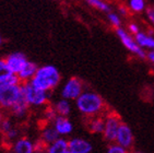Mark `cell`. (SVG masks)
I'll return each mask as SVG.
<instances>
[{
    "mask_svg": "<svg viewBox=\"0 0 154 153\" xmlns=\"http://www.w3.org/2000/svg\"><path fill=\"white\" fill-rule=\"evenodd\" d=\"M35 88L44 91H51L60 83V73L58 69L53 65H45L38 67L35 76L30 80Z\"/></svg>",
    "mask_w": 154,
    "mask_h": 153,
    "instance_id": "obj_1",
    "label": "cell"
},
{
    "mask_svg": "<svg viewBox=\"0 0 154 153\" xmlns=\"http://www.w3.org/2000/svg\"><path fill=\"white\" fill-rule=\"evenodd\" d=\"M75 106L83 115L94 116L103 111L104 101L97 93L86 91L82 92L75 100Z\"/></svg>",
    "mask_w": 154,
    "mask_h": 153,
    "instance_id": "obj_2",
    "label": "cell"
},
{
    "mask_svg": "<svg viewBox=\"0 0 154 153\" xmlns=\"http://www.w3.org/2000/svg\"><path fill=\"white\" fill-rule=\"evenodd\" d=\"M22 91L26 97L27 102L33 106H42L46 104L48 97V91H44L38 88H35L30 81H25L21 84Z\"/></svg>",
    "mask_w": 154,
    "mask_h": 153,
    "instance_id": "obj_3",
    "label": "cell"
},
{
    "mask_svg": "<svg viewBox=\"0 0 154 153\" xmlns=\"http://www.w3.org/2000/svg\"><path fill=\"white\" fill-rule=\"evenodd\" d=\"M22 94L20 84H6L0 92V107L3 109H10L13 104L19 100Z\"/></svg>",
    "mask_w": 154,
    "mask_h": 153,
    "instance_id": "obj_4",
    "label": "cell"
},
{
    "mask_svg": "<svg viewBox=\"0 0 154 153\" xmlns=\"http://www.w3.org/2000/svg\"><path fill=\"white\" fill-rule=\"evenodd\" d=\"M116 33H117L118 37L120 38V41H122V43L124 44V46L127 48L129 52L134 53V55H137V56L141 59L146 58V53L144 52V48L140 47L139 45H138V43L136 42V39L131 35H129L124 29L117 27Z\"/></svg>",
    "mask_w": 154,
    "mask_h": 153,
    "instance_id": "obj_5",
    "label": "cell"
},
{
    "mask_svg": "<svg viewBox=\"0 0 154 153\" xmlns=\"http://www.w3.org/2000/svg\"><path fill=\"white\" fill-rule=\"evenodd\" d=\"M83 92V84L80 79H69L61 89V97L69 101H75Z\"/></svg>",
    "mask_w": 154,
    "mask_h": 153,
    "instance_id": "obj_6",
    "label": "cell"
},
{
    "mask_svg": "<svg viewBox=\"0 0 154 153\" xmlns=\"http://www.w3.org/2000/svg\"><path fill=\"white\" fill-rule=\"evenodd\" d=\"M105 120V128H104V139L107 142H114L116 140V136L118 133L119 126L122 124L120 118L116 114L107 115Z\"/></svg>",
    "mask_w": 154,
    "mask_h": 153,
    "instance_id": "obj_7",
    "label": "cell"
},
{
    "mask_svg": "<svg viewBox=\"0 0 154 153\" xmlns=\"http://www.w3.org/2000/svg\"><path fill=\"white\" fill-rule=\"evenodd\" d=\"M115 142L126 148L127 150L131 149L134 145V133H132V130L130 129V127L122 123L119 126L117 136H116Z\"/></svg>",
    "mask_w": 154,
    "mask_h": 153,
    "instance_id": "obj_8",
    "label": "cell"
},
{
    "mask_svg": "<svg viewBox=\"0 0 154 153\" xmlns=\"http://www.w3.org/2000/svg\"><path fill=\"white\" fill-rule=\"evenodd\" d=\"M29 61L26 56L22 53H12L6 57V62L13 73L18 74Z\"/></svg>",
    "mask_w": 154,
    "mask_h": 153,
    "instance_id": "obj_9",
    "label": "cell"
},
{
    "mask_svg": "<svg viewBox=\"0 0 154 153\" xmlns=\"http://www.w3.org/2000/svg\"><path fill=\"white\" fill-rule=\"evenodd\" d=\"M69 153H90L93 147L91 142L81 138H73L68 141Z\"/></svg>",
    "mask_w": 154,
    "mask_h": 153,
    "instance_id": "obj_10",
    "label": "cell"
},
{
    "mask_svg": "<svg viewBox=\"0 0 154 153\" xmlns=\"http://www.w3.org/2000/svg\"><path fill=\"white\" fill-rule=\"evenodd\" d=\"M29 107H30V104H29L26 97H25L23 91H22L21 96L19 97V100L17 101V102L13 104V106L10 108V112L12 113V115H13L15 118L21 119V118H24L25 116H26Z\"/></svg>",
    "mask_w": 154,
    "mask_h": 153,
    "instance_id": "obj_11",
    "label": "cell"
},
{
    "mask_svg": "<svg viewBox=\"0 0 154 153\" xmlns=\"http://www.w3.org/2000/svg\"><path fill=\"white\" fill-rule=\"evenodd\" d=\"M54 127L59 133L60 136H67L70 135L73 130V125L66 116L57 115L54 119Z\"/></svg>",
    "mask_w": 154,
    "mask_h": 153,
    "instance_id": "obj_12",
    "label": "cell"
},
{
    "mask_svg": "<svg viewBox=\"0 0 154 153\" xmlns=\"http://www.w3.org/2000/svg\"><path fill=\"white\" fill-rule=\"evenodd\" d=\"M12 150L14 153H33L35 151V147L30 139L21 138L14 142Z\"/></svg>",
    "mask_w": 154,
    "mask_h": 153,
    "instance_id": "obj_13",
    "label": "cell"
},
{
    "mask_svg": "<svg viewBox=\"0 0 154 153\" xmlns=\"http://www.w3.org/2000/svg\"><path fill=\"white\" fill-rule=\"evenodd\" d=\"M38 67L36 65L35 62L33 61H29L26 62V65L24 66L23 69L18 73L19 78H20L21 82H25V81H30L33 76H35L36 71H37Z\"/></svg>",
    "mask_w": 154,
    "mask_h": 153,
    "instance_id": "obj_14",
    "label": "cell"
},
{
    "mask_svg": "<svg viewBox=\"0 0 154 153\" xmlns=\"http://www.w3.org/2000/svg\"><path fill=\"white\" fill-rule=\"evenodd\" d=\"M48 153H69L68 140L63 138H58L55 142L47 147Z\"/></svg>",
    "mask_w": 154,
    "mask_h": 153,
    "instance_id": "obj_15",
    "label": "cell"
},
{
    "mask_svg": "<svg viewBox=\"0 0 154 153\" xmlns=\"http://www.w3.org/2000/svg\"><path fill=\"white\" fill-rule=\"evenodd\" d=\"M134 39H136V42L138 43L140 47L154 49V38L151 35H148V34L139 31L137 34H134Z\"/></svg>",
    "mask_w": 154,
    "mask_h": 153,
    "instance_id": "obj_16",
    "label": "cell"
},
{
    "mask_svg": "<svg viewBox=\"0 0 154 153\" xmlns=\"http://www.w3.org/2000/svg\"><path fill=\"white\" fill-rule=\"evenodd\" d=\"M58 138H60V135L55 127H46L42 133V140L47 145L55 142Z\"/></svg>",
    "mask_w": 154,
    "mask_h": 153,
    "instance_id": "obj_17",
    "label": "cell"
},
{
    "mask_svg": "<svg viewBox=\"0 0 154 153\" xmlns=\"http://www.w3.org/2000/svg\"><path fill=\"white\" fill-rule=\"evenodd\" d=\"M55 111H56V113L58 115H61V116H66L67 117L71 113V104L69 103V100L61 98L55 105Z\"/></svg>",
    "mask_w": 154,
    "mask_h": 153,
    "instance_id": "obj_18",
    "label": "cell"
},
{
    "mask_svg": "<svg viewBox=\"0 0 154 153\" xmlns=\"http://www.w3.org/2000/svg\"><path fill=\"white\" fill-rule=\"evenodd\" d=\"M105 128V120L103 118L95 117L89 123V129L93 133H103Z\"/></svg>",
    "mask_w": 154,
    "mask_h": 153,
    "instance_id": "obj_19",
    "label": "cell"
},
{
    "mask_svg": "<svg viewBox=\"0 0 154 153\" xmlns=\"http://www.w3.org/2000/svg\"><path fill=\"white\" fill-rule=\"evenodd\" d=\"M85 1L89 3L90 6L94 7V8L101 10L103 12L108 13V12L112 11V8H110L109 5L107 2H105V1H103V0H85Z\"/></svg>",
    "mask_w": 154,
    "mask_h": 153,
    "instance_id": "obj_20",
    "label": "cell"
},
{
    "mask_svg": "<svg viewBox=\"0 0 154 153\" xmlns=\"http://www.w3.org/2000/svg\"><path fill=\"white\" fill-rule=\"evenodd\" d=\"M12 73L13 72L7 65L6 59H0V82H5Z\"/></svg>",
    "mask_w": 154,
    "mask_h": 153,
    "instance_id": "obj_21",
    "label": "cell"
},
{
    "mask_svg": "<svg viewBox=\"0 0 154 153\" xmlns=\"http://www.w3.org/2000/svg\"><path fill=\"white\" fill-rule=\"evenodd\" d=\"M129 8L134 12H141L145 8L144 0H129Z\"/></svg>",
    "mask_w": 154,
    "mask_h": 153,
    "instance_id": "obj_22",
    "label": "cell"
},
{
    "mask_svg": "<svg viewBox=\"0 0 154 153\" xmlns=\"http://www.w3.org/2000/svg\"><path fill=\"white\" fill-rule=\"evenodd\" d=\"M108 20H109L110 24L115 27H120V25H122V20L119 18V15L112 11L108 12Z\"/></svg>",
    "mask_w": 154,
    "mask_h": 153,
    "instance_id": "obj_23",
    "label": "cell"
},
{
    "mask_svg": "<svg viewBox=\"0 0 154 153\" xmlns=\"http://www.w3.org/2000/svg\"><path fill=\"white\" fill-rule=\"evenodd\" d=\"M107 152L108 153H126L127 152V149L124 148L122 145L118 143H115V144H110L108 149H107Z\"/></svg>",
    "mask_w": 154,
    "mask_h": 153,
    "instance_id": "obj_24",
    "label": "cell"
},
{
    "mask_svg": "<svg viewBox=\"0 0 154 153\" xmlns=\"http://www.w3.org/2000/svg\"><path fill=\"white\" fill-rule=\"evenodd\" d=\"M12 123L10 119H5L3 118L2 121L0 123V131L2 133H7L10 129H12Z\"/></svg>",
    "mask_w": 154,
    "mask_h": 153,
    "instance_id": "obj_25",
    "label": "cell"
},
{
    "mask_svg": "<svg viewBox=\"0 0 154 153\" xmlns=\"http://www.w3.org/2000/svg\"><path fill=\"white\" fill-rule=\"evenodd\" d=\"M5 135H6V137L8 138V140L13 141V140H15V139L18 138L19 131L17 129H14V128H12V129H10L7 133H5Z\"/></svg>",
    "mask_w": 154,
    "mask_h": 153,
    "instance_id": "obj_26",
    "label": "cell"
},
{
    "mask_svg": "<svg viewBox=\"0 0 154 153\" xmlns=\"http://www.w3.org/2000/svg\"><path fill=\"white\" fill-rule=\"evenodd\" d=\"M129 31H130V33H132V34H137L140 30H139V27H138L137 24L131 23V24H129Z\"/></svg>",
    "mask_w": 154,
    "mask_h": 153,
    "instance_id": "obj_27",
    "label": "cell"
},
{
    "mask_svg": "<svg viewBox=\"0 0 154 153\" xmlns=\"http://www.w3.org/2000/svg\"><path fill=\"white\" fill-rule=\"evenodd\" d=\"M146 57L149 58V60L152 62V64H154V50H152V52H150V53L146 55Z\"/></svg>",
    "mask_w": 154,
    "mask_h": 153,
    "instance_id": "obj_28",
    "label": "cell"
},
{
    "mask_svg": "<svg viewBox=\"0 0 154 153\" xmlns=\"http://www.w3.org/2000/svg\"><path fill=\"white\" fill-rule=\"evenodd\" d=\"M119 13L122 15H127V9H126L125 7H120V8H119Z\"/></svg>",
    "mask_w": 154,
    "mask_h": 153,
    "instance_id": "obj_29",
    "label": "cell"
},
{
    "mask_svg": "<svg viewBox=\"0 0 154 153\" xmlns=\"http://www.w3.org/2000/svg\"><path fill=\"white\" fill-rule=\"evenodd\" d=\"M5 86H6V83L5 82H0V92L2 91V89L5 88Z\"/></svg>",
    "mask_w": 154,
    "mask_h": 153,
    "instance_id": "obj_30",
    "label": "cell"
},
{
    "mask_svg": "<svg viewBox=\"0 0 154 153\" xmlns=\"http://www.w3.org/2000/svg\"><path fill=\"white\" fill-rule=\"evenodd\" d=\"M2 119H3V114H2V112H1V109H0V123L2 121Z\"/></svg>",
    "mask_w": 154,
    "mask_h": 153,
    "instance_id": "obj_31",
    "label": "cell"
},
{
    "mask_svg": "<svg viewBox=\"0 0 154 153\" xmlns=\"http://www.w3.org/2000/svg\"><path fill=\"white\" fill-rule=\"evenodd\" d=\"M1 44H2V37H1V35H0V46H1Z\"/></svg>",
    "mask_w": 154,
    "mask_h": 153,
    "instance_id": "obj_32",
    "label": "cell"
},
{
    "mask_svg": "<svg viewBox=\"0 0 154 153\" xmlns=\"http://www.w3.org/2000/svg\"><path fill=\"white\" fill-rule=\"evenodd\" d=\"M153 9H154V8H153Z\"/></svg>",
    "mask_w": 154,
    "mask_h": 153,
    "instance_id": "obj_33",
    "label": "cell"
},
{
    "mask_svg": "<svg viewBox=\"0 0 154 153\" xmlns=\"http://www.w3.org/2000/svg\"><path fill=\"white\" fill-rule=\"evenodd\" d=\"M153 50H154V49H153Z\"/></svg>",
    "mask_w": 154,
    "mask_h": 153,
    "instance_id": "obj_34",
    "label": "cell"
}]
</instances>
